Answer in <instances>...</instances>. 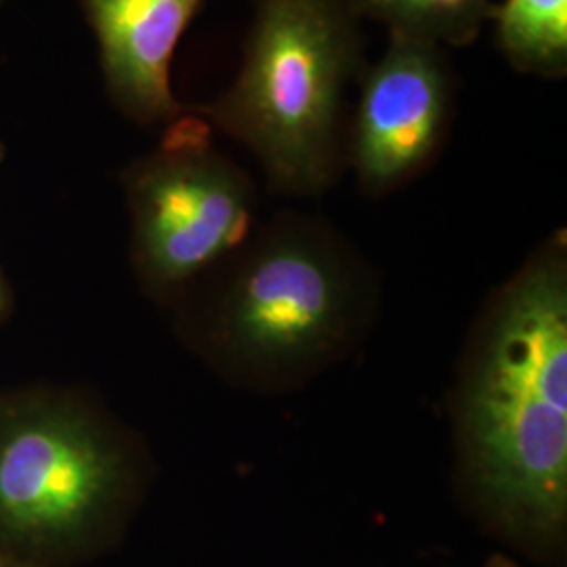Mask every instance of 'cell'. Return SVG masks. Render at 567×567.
Wrapping results in <instances>:
<instances>
[{
  "label": "cell",
  "mask_w": 567,
  "mask_h": 567,
  "mask_svg": "<svg viewBox=\"0 0 567 567\" xmlns=\"http://www.w3.org/2000/svg\"><path fill=\"white\" fill-rule=\"evenodd\" d=\"M100 47L112 102L137 124H171L185 114L173 93V60L206 0H79Z\"/></svg>",
  "instance_id": "52a82bcc"
},
{
  "label": "cell",
  "mask_w": 567,
  "mask_h": 567,
  "mask_svg": "<svg viewBox=\"0 0 567 567\" xmlns=\"http://www.w3.org/2000/svg\"><path fill=\"white\" fill-rule=\"evenodd\" d=\"M365 65L353 0H255L238 76L192 110L243 143L271 189L320 196L347 166V91Z\"/></svg>",
  "instance_id": "7a4b0ae2"
},
{
  "label": "cell",
  "mask_w": 567,
  "mask_h": 567,
  "mask_svg": "<svg viewBox=\"0 0 567 567\" xmlns=\"http://www.w3.org/2000/svg\"><path fill=\"white\" fill-rule=\"evenodd\" d=\"M458 442L480 498L508 526L567 515V252L538 248L498 292L466 365Z\"/></svg>",
  "instance_id": "6da1fadb"
},
{
  "label": "cell",
  "mask_w": 567,
  "mask_h": 567,
  "mask_svg": "<svg viewBox=\"0 0 567 567\" xmlns=\"http://www.w3.org/2000/svg\"><path fill=\"white\" fill-rule=\"evenodd\" d=\"M140 471L121 429L79 393L0 391V555L81 545L118 511Z\"/></svg>",
  "instance_id": "3957f363"
},
{
  "label": "cell",
  "mask_w": 567,
  "mask_h": 567,
  "mask_svg": "<svg viewBox=\"0 0 567 567\" xmlns=\"http://www.w3.org/2000/svg\"><path fill=\"white\" fill-rule=\"evenodd\" d=\"M219 301L210 339L224 364L284 379L320 364L347 339L358 274L334 231L284 215L244 248Z\"/></svg>",
  "instance_id": "277c9868"
},
{
  "label": "cell",
  "mask_w": 567,
  "mask_h": 567,
  "mask_svg": "<svg viewBox=\"0 0 567 567\" xmlns=\"http://www.w3.org/2000/svg\"><path fill=\"white\" fill-rule=\"evenodd\" d=\"M9 305H11L9 284H7L4 271H2V265H0V322L4 320V316H7V311H9Z\"/></svg>",
  "instance_id": "30bf717a"
},
{
  "label": "cell",
  "mask_w": 567,
  "mask_h": 567,
  "mask_svg": "<svg viewBox=\"0 0 567 567\" xmlns=\"http://www.w3.org/2000/svg\"><path fill=\"white\" fill-rule=\"evenodd\" d=\"M2 158H4V147H2V143H0V163H2Z\"/></svg>",
  "instance_id": "7c38bea8"
},
{
  "label": "cell",
  "mask_w": 567,
  "mask_h": 567,
  "mask_svg": "<svg viewBox=\"0 0 567 567\" xmlns=\"http://www.w3.org/2000/svg\"><path fill=\"white\" fill-rule=\"evenodd\" d=\"M358 13L381 21L389 32L437 42L444 49L477 41L489 20L492 0H353Z\"/></svg>",
  "instance_id": "9c48e42d"
},
{
  "label": "cell",
  "mask_w": 567,
  "mask_h": 567,
  "mask_svg": "<svg viewBox=\"0 0 567 567\" xmlns=\"http://www.w3.org/2000/svg\"><path fill=\"white\" fill-rule=\"evenodd\" d=\"M166 126L161 145L122 175L133 267L143 288L161 299L238 250L257 204L250 177L217 150L203 116L187 107Z\"/></svg>",
  "instance_id": "5b68a950"
},
{
  "label": "cell",
  "mask_w": 567,
  "mask_h": 567,
  "mask_svg": "<svg viewBox=\"0 0 567 567\" xmlns=\"http://www.w3.org/2000/svg\"><path fill=\"white\" fill-rule=\"evenodd\" d=\"M347 128V164L360 187L383 196L435 161L454 121V72L437 42L389 32L383 58L365 65Z\"/></svg>",
  "instance_id": "8992f818"
},
{
  "label": "cell",
  "mask_w": 567,
  "mask_h": 567,
  "mask_svg": "<svg viewBox=\"0 0 567 567\" xmlns=\"http://www.w3.org/2000/svg\"><path fill=\"white\" fill-rule=\"evenodd\" d=\"M0 567H30L28 564H21L18 559L9 557V555H0Z\"/></svg>",
  "instance_id": "8fae6325"
},
{
  "label": "cell",
  "mask_w": 567,
  "mask_h": 567,
  "mask_svg": "<svg viewBox=\"0 0 567 567\" xmlns=\"http://www.w3.org/2000/svg\"><path fill=\"white\" fill-rule=\"evenodd\" d=\"M494 42L511 68L548 81L567 74V0L494 2Z\"/></svg>",
  "instance_id": "ba28073f"
}]
</instances>
